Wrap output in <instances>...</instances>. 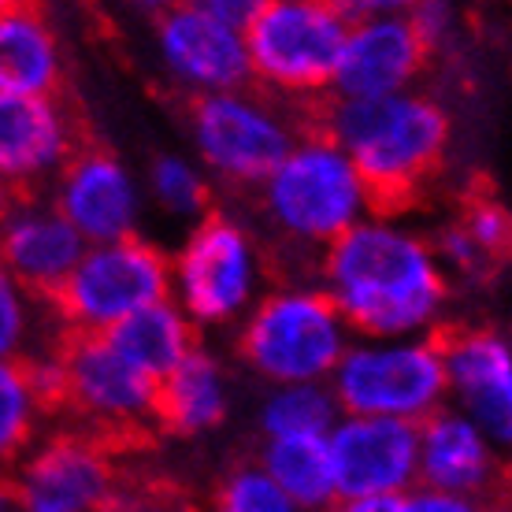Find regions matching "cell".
<instances>
[{
    "label": "cell",
    "mask_w": 512,
    "mask_h": 512,
    "mask_svg": "<svg viewBox=\"0 0 512 512\" xmlns=\"http://www.w3.org/2000/svg\"><path fill=\"white\" fill-rule=\"evenodd\" d=\"M231 409V390L212 353L193 349L175 372L156 383L153 423L171 435H205L223 423Z\"/></svg>",
    "instance_id": "21"
},
{
    "label": "cell",
    "mask_w": 512,
    "mask_h": 512,
    "mask_svg": "<svg viewBox=\"0 0 512 512\" xmlns=\"http://www.w3.org/2000/svg\"><path fill=\"white\" fill-rule=\"evenodd\" d=\"M238 349L271 386L327 383L349 349V327L320 286H282L245 312Z\"/></svg>",
    "instance_id": "4"
},
{
    "label": "cell",
    "mask_w": 512,
    "mask_h": 512,
    "mask_svg": "<svg viewBox=\"0 0 512 512\" xmlns=\"http://www.w3.org/2000/svg\"><path fill=\"white\" fill-rule=\"evenodd\" d=\"M438 342L446 390L461 401V412L494 442L512 438V346L501 331L468 327L449 331Z\"/></svg>",
    "instance_id": "17"
},
{
    "label": "cell",
    "mask_w": 512,
    "mask_h": 512,
    "mask_svg": "<svg viewBox=\"0 0 512 512\" xmlns=\"http://www.w3.org/2000/svg\"><path fill=\"white\" fill-rule=\"evenodd\" d=\"M338 416L327 383H290L264 397L260 431L268 438H323Z\"/></svg>",
    "instance_id": "24"
},
{
    "label": "cell",
    "mask_w": 512,
    "mask_h": 512,
    "mask_svg": "<svg viewBox=\"0 0 512 512\" xmlns=\"http://www.w3.org/2000/svg\"><path fill=\"white\" fill-rule=\"evenodd\" d=\"M64 397L71 409L97 435H134L153 423L156 383L123 360L101 334H64L60 346Z\"/></svg>",
    "instance_id": "11"
},
{
    "label": "cell",
    "mask_w": 512,
    "mask_h": 512,
    "mask_svg": "<svg viewBox=\"0 0 512 512\" xmlns=\"http://www.w3.org/2000/svg\"><path fill=\"white\" fill-rule=\"evenodd\" d=\"M461 409H438L416 427V487L487 498L498 475V453Z\"/></svg>",
    "instance_id": "19"
},
{
    "label": "cell",
    "mask_w": 512,
    "mask_h": 512,
    "mask_svg": "<svg viewBox=\"0 0 512 512\" xmlns=\"http://www.w3.org/2000/svg\"><path fill=\"white\" fill-rule=\"evenodd\" d=\"M45 412L49 409L30 383L26 360H0V468L30 449Z\"/></svg>",
    "instance_id": "25"
},
{
    "label": "cell",
    "mask_w": 512,
    "mask_h": 512,
    "mask_svg": "<svg viewBox=\"0 0 512 512\" xmlns=\"http://www.w3.org/2000/svg\"><path fill=\"white\" fill-rule=\"evenodd\" d=\"M401 512H490L487 498H464V494H442V490L412 487L401 498Z\"/></svg>",
    "instance_id": "31"
},
{
    "label": "cell",
    "mask_w": 512,
    "mask_h": 512,
    "mask_svg": "<svg viewBox=\"0 0 512 512\" xmlns=\"http://www.w3.org/2000/svg\"><path fill=\"white\" fill-rule=\"evenodd\" d=\"M431 249H435V260H438V268L442 271H446V264L449 268L464 271V275H479V271L490 268L487 256L479 253V249L472 245V238L461 231V223H449L446 231L431 242Z\"/></svg>",
    "instance_id": "30"
},
{
    "label": "cell",
    "mask_w": 512,
    "mask_h": 512,
    "mask_svg": "<svg viewBox=\"0 0 512 512\" xmlns=\"http://www.w3.org/2000/svg\"><path fill=\"white\" fill-rule=\"evenodd\" d=\"M316 130L349 156L379 212L409 201L438 171L449 145L446 108L423 93H397L386 101L327 97Z\"/></svg>",
    "instance_id": "2"
},
{
    "label": "cell",
    "mask_w": 512,
    "mask_h": 512,
    "mask_svg": "<svg viewBox=\"0 0 512 512\" xmlns=\"http://www.w3.org/2000/svg\"><path fill=\"white\" fill-rule=\"evenodd\" d=\"M101 338L153 383L167 379L197 349V327L182 316L175 301L145 308L138 316L116 323L112 331H104Z\"/></svg>",
    "instance_id": "22"
},
{
    "label": "cell",
    "mask_w": 512,
    "mask_h": 512,
    "mask_svg": "<svg viewBox=\"0 0 512 512\" xmlns=\"http://www.w3.org/2000/svg\"><path fill=\"white\" fill-rule=\"evenodd\" d=\"M342 416H379L420 427L446 409V372L435 338L397 342H349L338 368L327 379Z\"/></svg>",
    "instance_id": "6"
},
{
    "label": "cell",
    "mask_w": 512,
    "mask_h": 512,
    "mask_svg": "<svg viewBox=\"0 0 512 512\" xmlns=\"http://www.w3.org/2000/svg\"><path fill=\"white\" fill-rule=\"evenodd\" d=\"M156 49L167 75L197 97L249 90V56L238 26L219 19L208 0L164 8L156 19Z\"/></svg>",
    "instance_id": "13"
},
{
    "label": "cell",
    "mask_w": 512,
    "mask_h": 512,
    "mask_svg": "<svg viewBox=\"0 0 512 512\" xmlns=\"http://www.w3.org/2000/svg\"><path fill=\"white\" fill-rule=\"evenodd\" d=\"M190 127L201 164L234 186H260L301 138L290 119L253 90L197 97Z\"/></svg>",
    "instance_id": "9"
},
{
    "label": "cell",
    "mask_w": 512,
    "mask_h": 512,
    "mask_svg": "<svg viewBox=\"0 0 512 512\" xmlns=\"http://www.w3.org/2000/svg\"><path fill=\"white\" fill-rule=\"evenodd\" d=\"M56 212L75 227L86 245H108L134 238L141 219V197L130 167L108 149L86 145L56 175Z\"/></svg>",
    "instance_id": "16"
},
{
    "label": "cell",
    "mask_w": 512,
    "mask_h": 512,
    "mask_svg": "<svg viewBox=\"0 0 512 512\" xmlns=\"http://www.w3.org/2000/svg\"><path fill=\"white\" fill-rule=\"evenodd\" d=\"M86 149L75 108L56 97H0V186L38 197Z\"/></svg>",
    "instance_id": "12"
},
{
    "label": "cell",
    "mask_w": 512,
    "mask_h": 512,
    "mask_svg": "<svg viewBox=\"0 0 512 512\" xmlns=\"http://www.w3.org/2000/svg\"><path fill=\"white\" fill-rule=\"evenodd\" d=\"M260 290V249L242 223L208 212L171 260V301L193 327L242 320Z\"/></svg>",
    "instance_id": "8"
},
{
    "label": "cell",
    "mask_w": 512,
    "mask_h": 512,
    "mask_svg": "<svg viewBox=\"0 0 512 512\" xmlns=\"http://www.w3.org/2000/svg\"><path fill=\"white\" fill-rule=\"evenodd\" d=\"M15 201H19V197H15L12 190H4V186H0V223H4V216H8V212H12V205Z\"/></svg>",
    "instance_id": "34"
},
{
    "label": "cell",
    "mask_w": 512,
    "mask_h": 512,
    "mask_svg": "<svg viewBox=\"0 0 512 512\" xmlns=\"http://www.w3.org/2000/svg\"><path fill=\"white\" fill-rule=\"evenodd\" d=\"M260 193L271 223L301 245L327 249L334 238L372 216V197L357 167L320 130H308L294 141V149L260 182Z\"/></svg>",
    "instance_id": "3"
},
{
    "label": "cell",
    "mask_w": 512,
    "mask_h": 512,
    "mask_svg": "<svg viewBox=\"0 0 512 512\" xmlns=\"http://www.w3.org/2000/svg\"><path fill=\"white\" fill-rule=\"evenodd\" d=\"M15 512H108L116 472L104 442L60 435L38 446L12 475Z\"/></svg>",
    "instance_id": "14"
},
{
    "label": "cell",
    "mask_w": 512,
    "mask_h": 512,
    "mask_svg": "<svg viewBox=\"0 0 512 512\" xmlns=\"http://www.w3.org/2000/svg\"><path fill=\"white\" fill-rule=\"evenodd\" d=\"M331 512H401V498H349L334 501Z\"/></svg>",
    "instance_id": "32"
},
{
    "label": "cell",
    "mask_w": 512,
    "mask_h": 512,
    "mask_svg": "<svg viewBox=\"0 0 512 512\" xmlns=\"http://www.w3.org/2000/svg\"><path fill=\"white\" fill-rule=\"evenodd\" d=\"M349 19L323 0H256L242 26L249 78L286 97H327Z\"/></svg>",
    "instance_id": "5"
},
{
    "label": "cell",
    "mask_w": 512,
    "mask_h": 512,
    "mask_svg": "<svg viewBox=\"0 0 512 512\" xmlns=\"http://www.w3.org/2000/svg\"><path fill=\"white\" fill-rule=\"evenodd\" d=\"M260 472L286 494L297 512H331L334 494L331 453L323 438H268L260 453Z\"/></svg>",
    "instance_id": "23"
},
{
    "label": "cell",
    "mask_w": 512,
    "mask_h": 512,
    "mask_svg": "<svg viewBox=\"0 0 512 512\" xmlns=\"http://www.w3.org/2000/svg\"><path fill=\"white\" fill-rule=\"evenodd\" d=\"M149 190H153L156 205L179 219H205L208 205H212L205 171L179 153L156 156L153 171H149Z\"/></svg>",
    "instance_id": "26"
},
{
    "label": "cell",
    "mask_w": 512,
    "mask_h": 512,
    "mask_svg": "<svg viewBox=\"0 0 512 512\" xmlns=\"http://www.w3.org/2000/svg\"><path fill=\"white\" fill-rule=\"evenodd\" d=\"M320 275L334 312L364 342L423 338L446 305V271L431 242L386 216L360 219L334 238Z\"/></svg>",
    "instance_id": "1"
},
{
    "label": "cell",
    "mask_w": 512,
    "mask_h": 512,
    "mask_svg": "<svg viewBox=\"0 0 512 512\" xmlns=\"http://www.w3.org/2000/svg\"><path fill=\"white\" fill-rule=\"evenodd\" d=\"M64 45L34 4H0V97H56Z\"/></svg>",
    "instance_id": "20"
},
{
    "label": "cell",
    "mask_w": 512,
    "mask_h": 512,
    "mask_svg": "<svg viewBox=\"0 0 512 512\" xmlns=\"http://www.w3.org/2000/svg\"><path fill=\"white\" fill-rule=\"evenodd\" d=\"M461 231L468 234L475 249L494 264V260H501L505 249H509V212H505L494 197H479V201H472L468 212H464Z\"/></svg>",
    "instance_id": "29"
},
{
    "label": "cell",
    "mask_w": 512,
    "mask_h": 512,
    "mask_svg": "<svg viewBox=\"0 0 512 512\" xmlns=\"http://www.w3.org/2000/svg\"><path fill=\"white\" fill-rule=\"evenodd\" d=\"M160 301H171V260L134 234L123 242L86 245L49 308L67 334H104Z\"/></svg>",
    "instance_id": "7"
},
{
    "label": "cell",
    "mask_w": 512,
    "mask_h": 512,
    "mask_svg": "<svg viewBox=\"0 0 512 512\" xmlns=\"http://www.w3.org/2000/svg\"><path fill=\"white\" fill-rule=\"evenodd\" d=\"M349 19L346 41L334 64V101H386L412 93V82L427 67V45L420 41L405 8L383 4H342Z\"/></svg>",
    "instance_id": "10"
},
{
    "label": "cell",
    "mask_w": 512,
    "mask_h": 512,
    "mask_svg": "<svg viewBox=\"0 0 512 512\" xmlns=\"http://www.w3.org/2000/svg\"><path fill=\"white\" fill-rule=\"evenodd\" d=\"M216 512H297L286 494H282L268 475L260 472V464L234 468L216 494Z\"/></svg>",
    "instance_id": "28"
},
{
    "label": "cell",
    "mask_w": 512,
    "mask_h": 512,
    "mask_svg": "<svg viewBox=\"0 0 512 512\" xmlns=\"http://www.w3.org/2000/svg\"><path fill=\"white\" fill-rule=\"evenodd\" d=\"M82 253L86 242L41 197H19L0 223V264L26 294L41 301H52Z\"/></svg>",
    "instance_id": "18"
},
{
    "label": "cell",
    "mask_w": 512,
    "mask_h": 512,
    "mask_svg": "<svg viewBox=\"0 0 512 512\" xmlns=\"http://www.w3.org/2000/svg\"><path fill=\"white\" fill-rule=\"evenodd\" d=\"M0 512H15V494H12V479L0 472Z\"/></svg>",
    "instance_id": "33"
},
{
    "label": "cell",
    "mask_w": 512,
    "mask_h": 512,
    "mask_svg": "<svg viewBox=\"0 0 512 512\" xmlns=\"http://www.w3.org/2000/svg\"><path fill=\"white\" fill-rule=\"evenodd\" d=\"M334 494L405 498L416 487V423L379 416H338L327 431Z\"/></svg>",
    "instance_id": "15"
},
{
    "label": "cell",
    "mask_w": 512,
    "mask_h": 512,
    "mask_svg": "<svg viewBox=\"0 0 512 512\" xmlns=\"http://www.w3.org/2000/svg\"><path fill=\"white\" fill-rule=\"evenodd\" d=\"M49 301L26 294L0 264V360H30L41 334V312Z\"/></svg>",
    "instance_id": "27"
}]
</instances>
